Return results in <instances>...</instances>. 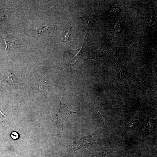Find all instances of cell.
<instances>
[{
  "instance_id": "4",
  "label": "cell",
  "mask_w": 157,
  "mask_h": 157,
  "mask_svg": "<svg viewBox=\"0 0 157 157\" xmlns=\"http://www.w3.org/2000/svg\"><path fill=\"white\" fill-rule=\"evenodd\" d=\"M6 82L13 87H17L18 85L17 78L13 73L9 71L4 77Z\"/></svg>"
},
{
  "instance_id": "6",
  "label": "cell",
  "mask_w": 157,
  "mask_h": 157,
  "mask_svg": "<svg viewBox=\"0 0 157 157\" xmlns=\"http://www.w3.org/2000/svg\"><path fill=\"white\" fill-rule=\"evenodd\" d=\"M2 39L3 40L6 44L5 50L10 51L15 49L18 47V45L13 41H8L2 37Z\"/></svg>"
},
{
  "instance_id": "1",
  "label": "cell",
  "mask_w": 157,
  "mask_h": 157,
  "mask_svg": "<svg viewBox=\"0 0 157 157\" xmlns=\"http://www.w3.org/2000/svg\"><path fill=\"white\" fill-rule=\"evenodd\" d=\"M104 117V122L101 128L99 130L97 131L92 135L87 136L82 138L72 144L71 147L73 150L75 151L81 148L86 147L95 144L96 142L97 138L102 131L105 122V116H106L101 115Z\"/></svg>"
},
{
  "instance_id": "9",
  "label": "cell",
  "mask_w": 157,
  "mask_h": 157,
  "mask_svg": "<svg viewBox=\"0 0 157 157\" xmlns=\"http://www.w3.org/2000/svg\"><path fill=\"white\" fill-rule=\"evenodd\" d=\"M71 30L69 29L68 31L64 35V38L65 41H67L68 39L69 36L71 33Z\"/></svg>"
},
{
  "instance_id": "5",
  "label": "cell",
  "mask_w": 157,
  "mask_h": 157,
  "mask_svg": "<svg viewBox=\"0 0 157 157\" xmlns=\"http://www.w3.org/2000/svg\"><path fill=\"white\" fill-rule=\"evenodd\" d=\"M114 151L109 147L104 148L95 151L94 156L96 157H110V154Z\"/></svg>"
},
{
  "instance_id": "11",
  "label": "cell",
  "mask_w": 157,
  "mask_h": 157,
  "mask_svg": "<svg viewBox=\"0 0 157 157\" xmlns=\"http://www.w3.org/2000/svg\"><path fill=\"white\" fill-rule=\"evenodd\" d=\"M115 63H116L117 66V67L119 69V70L120 72H121V78H122V71H121V70H120V69L118 67V65L115 62Z\"/></svg>"
},
{
  "instance_id": "8",
  "label": "cell",
  "mask_w": 157,
  "mask_h": 157,
  "mask_svg": "<svg viewBox=\"0 0 157 157\" xmlns=\"http://www.w3.org/2000/svg\"><path fill=\"white\" fill-rule=\"evenodd\" d=\"M11 136L13 139H15L18 138L19 135L16 132H13L12 133Z\"/></svg>"
},
{
  "instance_id": "3",
  "label": "cell",
  "mask_w": 157,
  "mask_h": 157,
  "mask_svg": "<svg viewBox=\"0 0 157 157\" xmlns=\"http://www.w3.org/2000/svg\"><path fill=\"white\" fill-rule=\"evenodd\" d=\"M56 110V125L60 130H63V124L69 115L73 113L78 114L75 112L69 110L65 103V104H63L61 102L60 104L57 106Z\"/></svg>"
},
{
  "instance_id": "2",
  "label": "cell",
  "mask_w": 157,
  "mask_h": 157,
  "mask_svg": "<svg viewBox=\"0 0 157 157\" xmlns=\"http://www.w3.org/2000/svg\"><path fill=\"white\" fill-rule=\"evenodd\" d=\"M35 78V86L37 90L44 95H48L58 85L51 83L41 75H36Z\"/></svg>"
},
{
  "instance_id": "7",
  "label": "cell",
  "mask_w": 157,
  "mask_h": 157,
  "mask_svg": "<svg viewBox=\"0 0 157 157\" xmlns=\"http://www.w3.org/2000/svg\"><path fill=\"white\" fill-rule=\"evenodd\" d=\"M56 28L54 27H50L46 26H41L36 29L37 32L39 34L45 33L51 31H53L56 30Z\"/></svg>"
},
{
  "instance_id": "10",
  "label": "cell",
  "mask_w": 157,
  "mask_h": 157,
  "mask_svg": "<svg viewBox=\"0 0 157 157\" xmlns=\"http://www.w3.org/2000/svg\"><path fill=\"white\" fill-rule=\"evenodd\" d=\"M6 116L4 115L0 110V119H1L2 118L6 117Z\"/></svg>"
}]
</instances>
